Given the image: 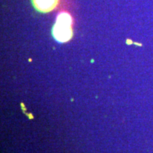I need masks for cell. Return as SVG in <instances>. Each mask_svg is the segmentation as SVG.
Returning a JSON list of instances; mask_svg holds the SVG:
<instances>
[{"label":"cell","instance_id":"1","mask_svg":"<svg viewBox=\"0 0 153 153\" xmlns=\"http://www.w3.org/2000/svg\"><path fill=\"white\" fill-rule=\"evenodd\" d=\"M72 18L69 13L63 11L58 14L53 28V37L60 43L68 41L72 37Z\"/></svg>","mask_w":153,"mask_h":153},{"label":"cell","instance_id":"2","mask_svg":"<svg viewBox=\"0 0 153 153\" xmlns=\"http://www.w3.org/2000/svg\"><path fill=\"white\" fill-rule=\"evenodd\" d=\"M31 2L38 11L48 13L56 8L59 0H31Z\"/></svg>","mask_w":153,"mask_h":153}]
</instances>
